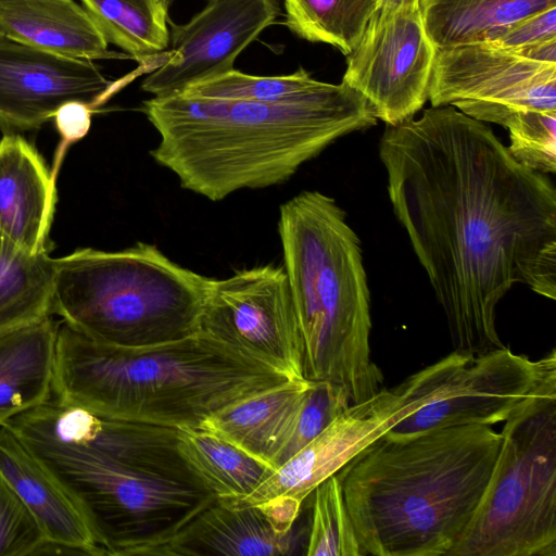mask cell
<instances>
[{"label":"cell","instance_id":"277c9868","mask_svg":"<svg viewBox=\"0 0 556 556\" xmlns=\"http://www.w3.org/2000/svg\"><path fill=\"white\" fill-rule=\"evenodd\" d=\"M292 378L202 330L124 346L60 321L52 397L87 412L170 428H199L214 413Z\"/></svg>","mask_w":556,"mask_h":556},{"label":"cell","instance_id":"484cf974","mask_svg":"<svg viewBox=\"0 0 556 556\" xmlns=\"http://www.w3.org/2000/svg\"><path fill=\"white\" fill-rule=\"evenodd\" d=\"M106 41L144 62L169 48L163 0H80Z\"/></svg>","mask_w":556,"mask_h":556},{"label":"cell","instance_id":"6da1fadb","mask_svg":"<svg viewBox=\"0 0 556 556\" xmlns=\"http://www.w3.org/2000/svg\"><path fill=\"white\" fill-rule=\"evenodd\" d=\"M379 156L454 350L504 345L496 307L517 283L556 300L555 186L491 127L452 105L431 106L387 125Z\"/></svg>","mask_w":556,"mask_h":556},{"label":"cell","instance_id":"ac0fdd59","mask_svg":"<svg viewBox=\"0 0 556 556\" xmlns=\"http://www.w3.org/2000/svg\"><path fill=\"white\" fill-rule=\"evenodd\" d=\"M298 538L294 530L279 532L260 504L230 507L215 497L177 532L141 555H290Z\"/></svg>","mask_w":556,"mask_h":556},{"label":"cell","instance_id":"9a60e30c","mask_svg":"<svg viewBox=\"0 0 556 556\" xmlns=\"http://www.w3.org/2000/svg\"><path fill=\"white\" fill-rule=\"evenodd\" d=\"M110 83L91 60L43 51L0 36V129L40 128L66 102L94 108Z\"/></svg>","mask_w":556,"mask_h":556},{"label":"cell","instance_id":"30bf717a","mask_svg":"<svg viewBox=\"0 0 556 556\" xmlns=\"http://www.w3.org/2000/svg\"><path fill=\"white\" fill-rule=\"evenodd\" d=\"M428 100L504 127L522 110L556 111V63L491 42L437 48Z\"/></svg>","mask_w":556,"mask_h":556},{"label":"cell","instance_id":"d6a6232c","mask_svg":"<svg viewBox=\"0 0 556 556\" xmlns=\"http://www.w3.org/2000/svg\"><path fill=\"white\" fill-rule=\"evenodd\" d=\"M553 40H556V7L517 22L491 43L517 49Z\"/></svg>","mask_w":556,"mask_h":556},{"label":"cell","instance_id":"5bb4252c","mask_svg":"<svg viewBox=\"0 0 556 556\" xmlns=\"http://www.w3.org/2000/svg\"><path fill=\"white\" fill-rule=\"evenodd\" d=\"M279 15L276 0H208L186 24L170 22L167 58L142 83L153 97L233 70L237 56Z\"/></svg>","mask_w":556,"mask_h":556},{"label":"cell","instance_id":"d590c367","mask_svg":"<svg viewBox=\"0 0 556 556\" xmlns=\"http://www.w3.org/2000/svg\"><path fill=\"white\" fill-rule=\"evenodd\" d=\"M175 0H163L165 7L168 9Z\"/></svg>","mask_w":556,"mask_h":556},{"label":"cell","instance_id":"f546056e","mask_svg":"<svg viewBox=\"0 0 556 556\" xmlns=\"http://www.w3.org/2000/svg\"><path fill=\"white\" fill-rule=\"evenodd\" d=\"M351 404L343 388L327 381H311L290 428L275 453L274 469L309 443Z\"/></svg>","mask_w":556,"mask_h":556},{"label":"cell","instance_id":"4316f807","mask_svg":"<svg viewBox=\"0 0 556 556\" xmlns=\"http://www.w3.org/2000/svg\"><path fill=\"white\" fill-rule=\"evenodd\" d=\"M287 28L301 39L349 55L361 41L378 0H283Z\"/></svg>","mask_w":556,"mask_h":556},{"label":"cell","instance_id":"83f0119b","mask_svg":"<svg viewBox=\"0 0 556 556\" xmlns=\"http://www.w3.org/2000/svg\"><path fill=\"white\" fill-rule=\"evenodd\" d=\"M327 83L317 80L304 68L280 76H255L235 68L186 88V96L255 102H292L321 90Z\"/></svg>","mask_w":556,"mask_h":556},{"label":"cell","instance_id":"7c38bea8","mask_svg":"<svg viewBox=\"0 0 556 556\" xmlns=\"http://www.w3.org/2000/svg\"><path fill=\"white\" fill-rule=\"evenodd\" d=\"M4 426L22 441L74 446L144 476L208 490L180 455L177 428L105 417L53 397Z\"/></svg>","mask_w":556,"mask_h":556},{"label":"cell","instance_id":"836d02e7","mask_svg":"<svg viewBox=\"0 0 556 556\" xmlns=\"http://www.w3.org/2000/svg\"><path fill=\"white\" fill-rule=\"evenodd\" d=\"M94 106L83 101L64 103L54 114L56 129L62 137V149L84 138L91 126Z\"/></svg>","mask_w":556,"mask_h":556},{"label":"cell","instance_id":"4dcf8cb0","mask_svg":"<svg viewBox=\"0 0 556 556\" xmlns=\"http://www.w3.org/2000/svg\"><path fill=\"white\" fill-rule=\"evenodd\" d=\"M504 127L507 149L518 162L545 175L556 173V111L522 110Z\"/></svg>","mask_w":556,"mask_h":556},{"label":"cell","instance_id":"e575fe53","mask_svg":"<svg viewBox=\"0 0 556 556\" xmlns=\"http://www.w3.org/2000/svg\"><path fill=\"white\" fill-rule=\"evenodd\" d=\"M412 7L419 8V0H378L379 8Z\"/></svg>","mask_w":556,"mask_h":556},{"label":"cell","instance_id":"cb8c5ba5","mask_svg":"<svg viewBox=\"0 0 556 556\" xmlns=\"http://www.w3.org/2000/svg\"><path fill=\"white\" fill-rule=\"evenodd\" d=\"M177 439L182 458L217 498L245 497L274 471L232 443L202 429L178 428Z\"/></svg>","mask_w":556,"mask_h":556},{"label":"cell","instance_id":"7a4b0ae2","mask_svg":"<svg viewBox=\"0 0 556 556\" xmlns=\"http://www.w3.org/2000/svg\"><path fill=\"white\" fill-rule=\"evenodd\" d=\"M143 112L160 135L155 162L211 201L280 185L337 139L377 124L368 101L342 81L292 102L153 97Z\"/></svg>","mask_w":556,"mask_h":556},{"label":"cell","instance_id":"52a82bcc","mask_svg":"<svg viewBox=\"0 0 556 556\" xmlns=\"http://www.w3.org/2000/svg\"><path fill=\"white\" fill-rule=\"evenodd\" d=\"M504 422L488 485L447 556H556V382Z\"/></svg>","mask_w":556,"mask_h":556},{"label":"cell","instance_id":"e0dca14e","mask_svg":"<svg viewBox=\"0 0 556 556\" xmlns=\"http://www.w3.org/2000/svg\"><path fill=\"white\" fill-rule=\"evenodd\" d=\"M55 174L22 136L0 139V231L31 254H49Z\"/></svg>","mask_w":556,"mask_h":556},{"label":"cell","instance_id":"8fae6325","mask_svg":"<svg viewBox=\"0 0 556 556\" xmlns=\"http://www.w3.org/2000/svg\"><path fill=\"white\" fill-rule=\"evenodd\" d=\"M435 53L419 8H379L346 55L342 83L368 101L377 119L396 125L428 100Z\"/></svg>","mask_w":556,"mask_h":556},{"label":"cell","instance_id":"d4e9b609","mask_svg":"<svg viewBox=\"0 0 556 556\" xmlns=\"http://www.w3.org/2000/svg\"><path fill=\"white\" fill-rule=\"evenodd\" d=\"M54 258L31 254L0 231V334L52 314Z\"/></svg>","mask_w":556,"mask_h":556},{"label":"cell","instance_id":"603a6c76","mask_svg":"<svg viewBox=\"0 0 556 556\" xmlns=\"http://www.w3.org/2000/svg\"><path fill=\"white\" fill-rule=\"evenodd\" d=\"M556 7V0H419L437 48L493 42L517 22Z\"/></svg>","mask_w":556,"mask_h":556},{"label":"cell","instance_id":"ffe728a7","mask_svg":"<svg viewBox=\"0 0 556 556\" xmlns=\"http://www.w3.org/2000/svg\"><path fill=\"white\" fill-rule=\"evenodd\" d=\"M0 36L74 59L127 58L109 50L96 22L74 0H0Z\"/></svg>","mask_w":556,"mask_h":556},{"label":"cell","instance_id":"1f68e13d","mask_svg":"<svg viewBox=\"0 0 556 556\" xmlns=\"http://www.w3.org/2000/svg\"><path fill=\"white\" fill-rule=\"evenodd\" d=\"M45 541L36 518L0 475V556L36 555Z\"/></svg>","mask_w":556,"mask_h":556},{"label":"cell","instance_id":"f1b7e54d","mask_svg":"<svg viewBox=\"0 0 556 556\" xmlns=\"http://www.w3.org/2000/svg\"><path fill=\"white\" fill-rule=\"evenodd\" d=\"M311 495L312 519L305 555L363 556L338 475L318 484Z\"/></svg>","mask_w":556,"mask_h":556},{"label":"cell","instance_id":"4fadbf2b","mask_svg":"<svg viewBox=\"0 0 556 556\" xmlns=\"http://www.w3.org/2000/svg\"><path fill=\"white\" fill-rule=\"evenodd\" d=\"M200 330L303 379L299 326L283 267L268 264L212 279Z\"/></svg>","mask_w":556,"mask_h":556},{"label":"cell","instance_id":"9c48e42d","mask_svg":"<svg viewBox=\"0 0 556 556\" xmlns=\"http://www.w3.org/2000/svg\"><path fill=\"white\" fill-rule=\"evenodd\" d=\"M556 382V351L540 359L506 346L471 353L454 350L394 387L404 417L391 438L456 426L504 422L526 399Z\"/></svg>","mask_w":556,"mask_h":556},{"label":"cell","instance_id":"2e32d148","mask_svg":"<svg viewBox=\"0 0 556 556\" xmlns=\"http://www.w3.org/2000/svg\"><path fill=\"white\" fill-rule=\"evenodd\" d=\"M403 417L400 394L394 388L381 389L351 404L252 493L240 500H219L230 507L257 505L276 496H291L303 503L318 484L338 473Z\"/></svg>","mask_w":556,"mask_h":556},{"label":"cell","instance_id":"5b68a950","mask_svg":"<svg viewBox=\"0 0 556 556\" xmlns=\"http://www.w3.org/2000/svg\"><path fill=\"white\" fill-rule=\"evenodd\" d=\"M278 233L300 332L305 380L344 389L351 403L382 389L371 359L370 293L359 238L336 200L305 190L280 205Z\"/></svg>","mask_w":556,"mask_h":556},{"label":"cell","instance_id":"ba28073f","mask_svg":"<svg viewBox=\"0 0 556 556\" xmlns=\"http://www.w3.org/2000/svg\"><path fill=\"white\" fill-rule=\"evenodd\" d=\"M22 442L76 506L106 555H141L216 497L206 489L144 476L74 446Z\"/></svg>","mask_w":556,"mask_h":556},{"label":"cell","instance_id":"44dd1931","mask_svg":"<svg viewBox=\"0 0 556 556\" xmlns=\"http://www.w3.org/2000/svg\"><path fill=\"white\" fill-rule=\"evenodd\" d=\"M52 316L0 334V426L52 397L61 321Z\"/></svg>","mask_w":556,"mask_h":556},{"label":"cell","instance_id":"d6986e66","mask_svg":"<svg viewBox=\"0 0 556 556\" xmlns=\"http://www.w3.org/2000/svg\"><path fill=\"white\" fill-rule=\"evenodd\" d=\"M0 475L36 518L46 541L83 555H106L59 483L4 425L0 426Z\"/></svg>","mask_w":556,"mask_h":556},{"label":"cell","instance_id":"7402d4cb","mask_svg":"<svg viewBox=\"0 0 556 556\" xmlns=\"http://www.w3.org/2000/svg\"><path fill=\"white\" fill-rule=\"evenodd\" d=\"M309 384L305 379H291L214 413L199 429L232 443L274 469L275 453Z\"/></svg>","mask_w":556,"mask_h":556},{"label":"cell","instance_id":"8992f818","mask_svg":"<svg viewBox=\"0 0 556 556\" xmlns=\"http://www.w3.org/2000/svg\"><path fill=\"white\" fill-rule=\"evenodd\" d=\"M211 283L151 243L79 249L54 258L52 314L106 343H162L200 331Z\"/></svg>","mask_w":556,"mask_h":556},{"label":"cell","instance_id":"3957f363","mask_svg":"<svg viewBox=\"0 0 556 556\" xmlns=\"http://www.w3.org/2000/svg\"><path fill=\"white\" fill-rule=\"evenodd\" d=\"M489 426L382 435L337 475L365 555L447 556L481 501L501 447Z\"/></svg>","mask_w":556,"mask_h":556}]
</instances>
